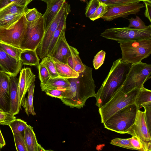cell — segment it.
<instances>
[{
    "mask_svg": "<svg viewBox=\"0 0 151 151\" xmlns=\"http://www.w3.org/2000/svg\"><path fill=\"white\" fill-rule=\"evenodd\" d=\"M86 69L78 78L68 79L70 84L60 99L66 106L78 109L83 108L89 98L96 96V85L92 77V68Z\"/></svg>",
    "mask_w": 151,
    "mask_h": 151,
    "instance_id": "6da1fadb",
    "label": "cell"
},
{
    "mask_svg": "<svg viewBox=\"0 0 151 151\" xmlns=\"http://www.w3.org/2000/svg\"><path fill=\"white\" fill-rule=\"evenodd\" d=\"M131 65L121 58L113 62L109 74L96 93V104L99 108L106 104L122 86Z\"/></svg>",
    "mask_w": 151,
    "mask_h": 151,
    "instance_id": "7a4b0ae2",
    "label": "cell"
},
{
    "mask_svg": "<svg viewBox=\"0 0 151 151\" xmlns=\"http://www.w3.org/2000/svg\"><path fill=\"white\" fill-rule=\"evenodd\" d=\"M139 89L135 88L124 93L120 88L104 105L99 108L102 123H104L113 114L127 106L134 104Z\"/></svg>",
    "mask_w": 151,
    "mask_h": 151,
    "instance_id": "3957f363",
    "label": "cell"
},
{
    "mask_svg": "<svg viewBox=\"0 0 151 151\" xmlns=\"http://www.w3.org/2000/svg\"><path fill=\"white\" fill-rule=\"evenodd\" d=\"M138 109L134 104L127 106L103 124L105 128L117 133L127 134L134 124Z\"/></svg>",
    "mask_w": 151,
    "mask_h": 151,
    "instance_id": "277c9868",
    "label": "cell"
},
{
    "mask_svg": "<svg viewBox=\"0 0 151 151\" xmlns=\"http://www.w3.org/2000/svg\"><path fill=\"white\" fill-rule=\"evenodd\" d=\"M122 59L133 64L141 62L151 53V39H144L121 43Z\"/></svg>",
    "mask_w": 151,
    "mask_h": 151,
    "instance_id": "5b68a950",
    "label": "cell"
},
{
    "mask_svg": "<svg viewBox=\"0 0 151 151\" xmlns=\"http://www.w3.org/2000/svg\"><path fill=\"white\" fill-rule=\"evenodd\" d=\"M100 36L107 39L116 41L119 43L144 39H151V25L146 28L137 29L128 27H112L107 29Z\"/></svg>",
    "mask_w": 151,
    "mask_h": 151,
    "instance_id": "8992f818",
    "label": "cell"
},
{
    "mask_svg": "<svg viewBox=\"0 0 151 151\" xmlns=\"http://www.w3.org/2000/svg\"><path fill=\"white\" fill-rule=\"evenodd\" d=\"M151 65L140 62L132 64L122 89L125 93L135 88L140 89L151 78Z\"/></svg>",
    "mask_w": 151,
    "mask_h": 151,
    "instance_id": "52a82bcc",
    "label": "cell"
},
{
    "mask_svg": "<svg viewBox=\"0 0 151 151\" xmlns=\"http://www.w3.org/2000/svg\"><path fill=\"white\" fill-rule=\"evenodd\" d=\"M45 31L43 15L34 21H27L26 33L20 48L22 50L36 51L42 40Z\"/></svg>",
    "mask_w": 151,
    "mask_h": 151,
    "instance_id": "ba28073f",
    "label": "cell"
},
{
    "mask_svg": "<svg viewBox=\"0 0 151 151\" xmlns=\"http://www.w3.org/2000/svg\"><path fill=\"white\" fill-rule=\"evenodd\" d=\"M27 22L24 13L12 28H0V41L20 48L26 33Z\"/></svg>",
    "mask_w": 151,
    "mask_h": 151,
    "instance_id": "9c48e42d",
    "label": "cell"
},
{
    "mask_svg": "<svg viewBox=\"0 0 151 151\" xmlns=\"http://www.w3.org/2000/svg\"><path fill=\"white\" fill-rule=\"evenodd\" d=\"M70 6V4L65 2L55 18L45 29L43 37L36 51L37 55L41 58L42 59L47 56L48 48L53 34L58 25L62 16Z\"/></svg>",
    "mask_w": 151,
    "mask_h": 151,
    "instance_id": "30bf717a",
    "label": "cell"
},
{
    "mask_svg": "<svg viewBox=\"0 0 151 151\" xmlns=\"http://www.w3.org/2000/svg\"><path fill=\"white\" fill-rule=\"evenodd\" d=\"M144 7L143 4L136 2L108 7L106 12L101 18L110 21L119 17L124 18L129 15L137 13Z\"/></svg>",
    "mask_w": 151,
    "mask_h": 151,
    "instance_id": "8fae6325",
    "label": "cell"
},
{
    "mask_svg": "<svg viewBox=\"0 0 151 151\" xmlns=\"http://www.w3.org/2000/svg\"><path fill=\"white\" fill-rule=\"evenodd\" d=\"M127 134L136 136L145 141H151V132L148 127L144 111L137 110L134 124Z\"/></svg>",
    "mask_w": 151,
    "mask_h": 151,
    "instance_id": "7c38bea8",
    "label": "cell"
},
{
    "mask_svg": "<svg viewBox=\"0 0 151 151\" xmlns=\"http://www.w3.org/2000/svg\"><path fill=\"white\" fill-rule=\"evenodd\" d=\"M22 65L21 60H17L11 57L0 48V65L5 73L10 76L16 77Z\"/></svg>",
    "mask_w": 151,
    "mask_h": 151,
    "instance_id": "4fadbf2b",
    "label": "cell"
},
{
    "mask_svg": "<svg viewBox=\"0 0 151 151\" xmlns=\"http://www.w3.org/2000/svg\"><path fill=\"white\" fill-rule=\"evenodd\" d=\"M19 78L18 91L19 103L21 106L22 101L25 97V96L32 83L34 82L36 76L32 72L29 68H24L20 71Z\"/></svg>",
    "mask_w": 151,
    "mask_h": 151,
    "instance_id": "5bb4252c",
    "label": "cell"
},
{
    "mask_svg": "<svg viewBox=\"0 0 151 151\" xmlns=\"http://www.w3.org/2000/svg\"><path fill=\"white\" fill-rule=\"evenodd\" d=\"M65 31L61 34L54 48L49 57L54 58L61 62L67 64L68 57L71 55L70 45L65 37Z\"/></svg>",
    "mask_w": 151,
    "mask_h": 151,
    "instance_id": "9a60e30c",
    "label": "cell"
},
{
    "mask_svg": "<svg viewBox=\"0 0 151 151\" xmlns=\"http://www.w3.org/2000/svg\"><path fill=\"white\" fill-rule=\"evenodd\" d=\"M10 81V76L4 72L0 71V109L9 112Z\"/></svg>",
    "mask_w": 151,
    "mask_h": 151,
    "instance_id": "2e32d148",
    "label": "cell"
},
{
    "mask_svg": "<svg viewBox=\"0 0 151 151\" xmlns=\"http://www.w3.org/2000/svg\"><path fill=\"white\" fill-rule=\"evenodd\" d=\"M10 81L9 89L10 108L9 112L14 116L18 114L21 106L19 103L18 91L19 78L16 76H10Z\"/></svg>",
    "mask_w": 151,
    "mask_h": 151,
    "instance_id": "e0dca14e",
    "label": "cell"
},
{
    "mask_svg": "<svg viewBox=\"0 0 151 151\" xmlns=\"http://www.w3.org/2000/svg\"><path fill=\"white\" fill-rule=\"evenodd\" d=\"M66 0H51L47 3V8L43 15L45 29L50 24L65 3Z\"/></svg>",
    "mask_w": 151,
    "mask_h": 151,
    "instance_id": "ac0fdd59",
    "label": "cell"
},
{
    "mask_svg": "<svg viewBox=\"0 0 151 151\" xmlns=\"http://www.w3.org/2000/svg\"><path fill=\"white\" fill-rule=\"evenodd\" d=\"M24 137L28 151L46 150L38 143L33 127L30 125H28L24 131Z\"/></svg>",
    "mask_w": 151,
    "mask_h": 151,
    "instance_id": "d6986e66",
    "label": "cell"
},
{
    "mask_svg": "<svg viewBox=\"0 0 151 151\" xmlns=\"http://www.w3.org/2000/svg\"><path fill=\"white\" fill-rule=\"evenodd\" d=\"M69 6L62 16L58 25L55 31L49 45L47 51V56L49 57L52 53L61 33L66 29V19L68 15L70 12Z\"/></svg>",
    "mask_w": 151,
    "mask_h": 151,
    "instance_id": "ffe728a7",
    "label": "cell"
},
{
    "mask_svg": "<svg viewBox=\"0 0 151 151\" xmlns=\"http://www.w3.org/2000/svg\"><path fill=\"white\" fill-rule=\"evenodd\" d=\"M50 57L54 63L57 72L60 77L68 79L78 77L79 73L74 71L68 64L62 63L54 58Z\"/></svg>",
    "mask_w": 151,
    "mask_h": 151,
    "instance_id": "44dd1931",
    "label": "cell"
},
{
    "mask_svg": "<svg viewBox=\"0 0 151 151\" xmlns=\"http://www.w3.org/2000/svg\"><path fill=\"white\" fill-rule=\"evenodd\" d=\"M71 55L67 60V64L77 73H79L83 72L86 69V65L83 63L79 56L77 50L70 45Z\"/></svg>",
    "mask_w": 151,
    "mask_h": 151,
    "instance_id": "7402d4cb",
    "label": "cell"
},
{
    "mask_svg": "<svg viewBox=\"0 0 151 151\" xmlns=\"http://www.w3.org/2000/svg\"><path fill=\"white\" fill-rule=\"evenodd\" d=\"M70 83L68 79L60 77L50 78L45 84L40 85L41 90L45 91L53 89H66Z\"/></svg>",
    "mask_w": 151,
    "mask_h": 151,
    "instance_id": "603a6c76",
    "label": "cell"
},
{
    "mask_svg": "<svg viewBox=\"0 0 151 151\" xmlns=\"http://www.w3.org/2000/svg\"><path fill=\"white\" fill-rule=\"evenodd\" d=\"M20 60L22 64L30 66H38L40 64V59L36 51L30 50H22L20 53Z\"/></svg>",
    "mask_w": 151,
    "mask_h": 151,
    "instance_id": "cb8c5ba5",
    "label": "cell"
},
{
    "mask_svg": "<svg viewBox=\"0 0 151 151\" xmlns=\"http://www.w3.org/2000/svg\"><path fill=\"white\" fill-rule=\"evenodd\" d=\"M151 91L144 86L139 89L135 99L134 104L138 109L151 104Z\"/></svg>",
    "mask_w": 151,
    "mask_h": 151,
    "instance_id": "d4e9b609",
    "label": "cell"
},
{
    "mask_svg": "<svg viewBox=\"0 0 151 151\" xmlns=\"http://www.w3.org/2000/svg\"><path fill=\"white\" fill-rule=\"evenodd\" d=\"M35 87L34 82L32 83L27 91V98L25 97L22 100L21 103V106H22L24 108L25 113L28 116L30 114L33 116L36 115L34 111L33 104Z\"/></svg>",
    "mask_w": 151,
    "mask_h": 151,
    "instance_id": "484cf974",
    "label": "cell"
},
{
    "mask_svg": "<svg viewBox=\"0 0 151 151\" xmlns=\"http://www.w3.org/2000/svg\"><path fill=\"white\" fill-rule=\"evenodd\" d=\"M27 7L13 2L0 10V19L6 15L20 14L24 12Z\"/></svg>",
    "mask_w": 151,
    "mask_h": 151,
    "instance_id": "4316f807",
    "label": "cell"
},
{
    "mask_svg": "<svg viewBox=\"0 0 151 151\" xmlns=\"http://www.w3.org/2000/svg\"><path fill=\"white\" fill-rule=\"evenodd\" d=\"M24 13L4 16L0 19V28L9 29L12 28Z\"/></svg>",
    "mask_w": 151,
    "mask_h": 151,
    "instance_id": "83f0119b",
    "label": "cell"
},
{
    "mask_svg": "<svg viewBox=\"0 0 151 151\" xmlns=\"http://www.w3.org/2000/svg\"><path fill=\"white\" fill-rule=\"evenodd\" d=\"M129 140L134 150L140 151H151V141H144L135 135L132 136L129 138Z\"/></svg>",
    "mask_w": 151,
    "mask_h": 151,
    "instance_id": "f1b7e54d",
    "label": "cell"
},
{
    "mask_svg": "<svg viewBox=\"0 0 151 151\" xmlns=\"http://www.w3.org/2000/svg\"><path fill=\"white\" fill-rule=\"evenodd\" d=\"M8 126L11 129L13 134L19 133L24 134L28 125L24 120L16 118L12 121Z\"/></svg>",
    "mask_w": 151,
    "mask_h": 151,
    "instance_id": "f546056e",
    "label": "cell"
},
{
    "mask_svg": "<svg viewBox=\"0 0 151 151\" xmlns=\"http://www.w3.org/2000/svg\"><path fill=\"white\" fill-rule=\"evenodd\" d=\"M0 48L7 54L17 60H20V53L22 50L8 44L0 41Z\"/></svg>",
    "mask_w": 151,
    "mask_h": 151,
    "instance_id": "4dcf8cb0",
    "label": "cell"
},
{
    "mask_svg": "<svg viewBox=\"0 0 151 151\" xmlns=\"http://www.w3.org/2000/svg\"><path fill=\"white\" fill-rule=\"evenodd\" d=\"M41 62L46 67L50 76V78L60 77L57 72L54 63L50 57L46 56L44 57L42 59Z\"/></svg>",
    "mask_w": 151,
    "mask_h": 151,
    "instance_id": "1f68e13d",
    "label": "cell"
},
{
    "mask_svg": "<svg viewBox=\"0 0 151 151\" xmlns=\"http://www.w3.org/2000/svg\"><path fill=\"white\" fill-rule=\"evenodd\" d=\"M15 147L17 151H28L24 139V134H13Z\"/></svg>",
    "mask_w": 151,
    "mask_h": 151,
    "instance_id": "d6a6232c",
    "label": "cell"
},
{
    "mask_svg": "<svg viewBox=\"0 0 151 151\" xmlns=\"http://www.w3.org/2000/svg\"><path fill=\"white\" fill-rule=\"evenodd\" d=\"M101 2L100 0H90L86 8V17L90 19L92 17Z\"/></svg>",
    "mask_w": 151,
    "mask_h": 151,
    "instance_id": "836d02e7",
    "label": "cell"
},
{
    "mask_svg": "<svg viewBox=\"0 0 151 151\" xmlns=\"http://www.w3.org/2000/svg\"><path fill=\"white\" fill-rule=\"evenodd\" d=\"M40 85L45 84L50 78V76L45 65L41 62L37 66Z\"/></svg>",
    "mask_w": 151,
    "mask_h": 151,
    "instance_id": "e575fe53",
    "label": "cell"
},
{
    "mask_svg": "<svg viewBox=\"0 0 151 151\" xmlns=\"http://www.w3.org/2000/svg\"><path fill=\"white\" fill-rule=\"evenodd\" d=\"M110 143L112 145L127 149L134 150L131 144L129 138L122 139L115 138L111 140Z\"/></svg>",
    "mask_w": 151,
    "mask_h": 151,
    "instance_id": "d590c367",
    "label": "cell"
},
{
    "mask_svg": "<svg viewBox=\"0 0 151 151\" xmlns=\"http://www.w3.org/2000/svg\"><path fill=\"white\" fill-rule=\"evenodd\" d=\"M105 3L108 7L128 4L132 3L140 2L143 0H100Z\"/></svg>",
    "mask_w": 151,
    "mask_h": 151,
    "instance_id": "8d00e7d4",
    "label": "cell"
},
{
    "mask_svg": "<svg viewBox=\"0 0 151 151\" xmlns=\"http://www.w3.org/2000/svg\"><path fill=\"white\" fill-rule=\"evenodd\" d=\"M129 24L128 27L133 28L137 29H145L148 27L146 26L143 21L137 16L136 18L132 17L129 19Z\"/></svg>",
    "mask_w": 151,
    "mask_h": 151,
    "instance_id": "74e56055",
    "label": "cell"
},
{
    "mask_svg": "<svg viewBox=\"0 0 151 151\" xmlns=\"http://www.w3.org/2000/svg\"><path fill=\"white\" fill-rule=\"evenodd\" d=\"M24 15L28 22L34 21L43 15L35 8L27 9L24 12Z\"/></svg>",
    "mask_w": 151,
    "mask_h": 151,
    "instance_id": "f35d334b",
    "label": "cell"
},
{
    "mask_svg": "<svg viewBox=\"0 0 151 151\" xmlns=\"http://www.w3.org/2000/svg\"><path fill=\"white\" fill-rule=\"evenodd\" d=\"M105 55V52L103 50H101L95 56L93 63L95 69H98L104 63Z\"/></svg>",
    "mask_w": 151,
    "mask_h": 151,
    "instance_id": "ab89813d",
    "label": "cell"
},
{
    "mask_svg": "<svg viewBox=\"0 0 151 151\" xmlns=\"http://www.w3.org/2000/svg\"><path fill=\"white\" fill-rule=\"evenodd\" d=\"M16 118L14 116L7 112H0V125H8L12 121Z\"/></svg>",
    "mask_w": 151,
    "mask_h": 151,
    "instance_id": "60d3db41",
    "label": "cell"
},
{
    "mask_svg": "<svg viewBox=\"0 0 151 151\" xmlns=\"http://www.w3.org/2000/svg\"><path fill=\"white\" fill-rule=\"evenodd\" d=\"M108 6L104 3L101 2L92 17L90 19L94 21L101 18L106 12Z\"/></svg>",
    "mask_w": 151,
    "mask_h": 151,
    "instance_id": "b9f144b4",
    "label": "cell"
},
{
    "mask_svg": "<svg viewBox=\"0 0 151 151\" xmlns=\"http://www.w3.org/2000/svg\"><path fill=\"white\" fill-rule=\"evenodd\" d=\"M13 2L26 7L29 3V0H0V10Z\"/></svg>",
    "mask_w": 151,
    "mask_h": 151,
    "instance_id": "7bdbcfd3",
    "label": "cell"
},
{
    "mask_svg": "<svg viewBox=\"0 0 151 151\" xmlns=\"http://www.w3.org/2000/svg\"><path fill=\"white\" fill-rule=\"evenodd\" d=\"M66 89H53L47 90L44 91L47 95L52 97L60 99L62 96Z\"/></svg>",
    "mask_w": 151,
    "mask_h": 151,
    "instance_id": "ee69618b",
    "label": "cell"
},
{
    "mask_svg": "<svg viewBox=\"0 0 151 151\" xmlns=\"http://www.w3.org/2000/svg\"><path fill=\"white\" fill-rule=\"evenodd\" d=\"M143 107L149 131L151 132V104L146 106Z\"/></svg>",
    "mask_w": 151,
    "mask_h": 151,
    "instance_id": "f6af8a7d",
    "label": "cell"
},
{
    "mask_svg": "<svg viewBox=\"0 0 151 151\" xmlns=\"http://www.w3.org/2000/svg\"><path fill=\"white\" fill-rule=\"evenodd\" d=\"M142 1L145 4V10L144 13L145 15L151 22V3L145 0H143Z\"/></svg>",
    "mask_w": 151,
    "mask_h": 151,
    "instance_id": "bcb514c9",
    "label": "cell"
},
{
    "mask_svg": "<svg viewBox=\"0 0 151 151\" xmlns=\"http://www.w3.org/2000/svg\"><path fill=\"white\" fill-rule=\"evenodd\" d=\"M6 145V142L0 129V149Z\"/></svg>",
    "mask_w": 151,
    "mask_h": 151,
    "instance_id": "7dc6e473",
    "label": "cell"
},
{
    "mask_svg": "<svg viewBox=\"0 0 151 151\" xmlns=\"http://www.w3.org/2000/svg\"><path fill=\"white\" fill-rule=\"evenodd\" d=\"M34 0H29V3H30L31 1H32ZM40 1H43L45 2L46 3H47L48 2L50 1L51 0H39Z\"/></svg>",
    "mask_w": 151,
    "mask_h": 151,
    "instance_id": "c3c4849f",
    "label": "cell"
},
{
    "mask_svg": "<svg viewBox=\"0 0 151 151\" xmlns=\"http://www.w3.org/2000/svg\"><path fill=\"white\" fill-rule=\"evenodd\" d=\"M0 71L5 72L4 70L1 67V66L0 65Z\"/></svg>",
    "mask_w": 151,
    "mask_h": 151,
    "instance_id": "681fc988",
    "label": "cell"
},
{
    "mask_svg": "<svg viewBox=\"0 0 151 151\" xmlns=\"http://www.w3.org/2000/svg\"><path fill=\"white\" fill-rule=\"evenodd\" d=\"M81 1H82L84 2H86L87 1L86 0H80Z\"/></svg>",
    "mask_w": 151,
    "mask_h": 151,
    "instance_id": "f907efd6",
    "label": "cell"
},
{
    "mask_svg": "<svg viewBox=\"0 0 151 151\" xmlns=\"http://www.w3.org/2000/svg\"><path fill=\"white\" fill-rule=\"evenodd\" d=\"M146 0L148 2L151 3V0Z\"/></svg>",
    "mask_w": 151,
    "mask_h": 151,
    "instance_id": "816d5d0a",
    "label": "cell"
},
{
    "mask_svg": "<svg viewBox=\"0 0 151 151\" xmlns=\"http://www.w3.org/2000/svg\"><path fill=\"white\" fill-rule=\"evenodd\" d=\"M3 111H2L1 110V109H0V112H3Z\"/></svg>",
    "mask_w": 151,
    "mask_h": 151,
    "instance_id": "f5cc1de1",
    "label": "cell"
}]
</instances>
